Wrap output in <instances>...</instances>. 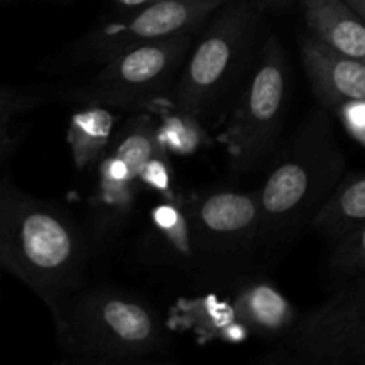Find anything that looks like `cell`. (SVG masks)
Wrapping results in <instances>:
<instances>
[{"mask_svg":"<svg viewBox=\"0 0 365 365\" xmlns=\"http://www.w3.org/2000/svg\"><path fill=\"white\" fill-rule=\"evenodd\" d=\"M328 110L321 106L303 120L259 189L260 246L267 252L294 241L341 184L346 159Z\"/></svg>","mask_w":365,"mask_h":365,"instance_id":"cell-1","label":"cell"},{"mask_svg":"<svg viewBox=\"0 0 365 365\" xmlns=\"http://www.w3.org/2000/svg\"><path fill=\"white\" fill-rule=\"evenodd\" d=\"M66 362L139 364L170 348V331L145 298L116 287H81L53 307Z\"/></svg>","mask_w":365,"mask_h":365,"instance_id":"cell-2","label":"cell"},{"mask_svg":"<svg viewBox=\"0 0 365 365\" xmlns=\"http://www.w3.org/2000/svg\"><path fill=\"white\" fill-rule=\"evenodd\" d=\"M91 250L64 207L21 192L0 234V266L52 310L82 287Z\"/></svg>","mask_w":365,"mask_h":365,"instance_id":"cell-3","label":"cell"},{"mask_svg":"<svg viewBox=\"0 0 365 365\" xmlns=\"http://www.w3.org/2000/svg\"><path fill=\"white\" fill-rule=\"evenodd\" d=\"M259 21V9L250 0L223 4L185 57L171 91V107L202 121L212 116L248 66Z\"/></svg>","mask_w":365,"mask_h":365,"instance_id":"cell-4","label":"cell"},{"mask_svg":"<svg viewBox=\"0 0 365 365\" xmlns=\"http://www.w3.org/2000/svg\"><path fill=\"white\" fill-rule=\"evenodd\" d=\"M289 63L280 39L267 36L245 88L239 91L223 132L230 170L253 173L278 152L289 100Z\"/></svg>","mask_w":365,"mask_h":365,"instance_id":"cell-5","label":"cell"},{"mask_svg":"<svg viewBox=\"0 0 365 365\" xmlns=\"http://www.w3.org/2000/svg\"><path fill=\"white\" fill-rule=\"evenodd\" d=\"M196 32L134 46L102 64L89 82L68 98L84 106L143 110L159 102L177 81Z\"/></svg>","mask_w":365,"mask_h":365,"instance_id":"cell-6","label":"cell"},{"mask_svg":"<svg viewBox=\"0 0 365 365\" xmlns=\"http://www.w3.org/2000/svg\"><path fill=\"white\" fill-rule=\"evenodd\" d=\"M269 365L365 364V277L299 317L262 359Z\"/></svg>","mask_w":365,"mask_h":365,"instance_id":"cell-7","label":"cell"},{"mask_svg":"<svg viewBox=\"0 0 365 365\" xmlns=\"http://www.w3.org/2000/svg\"><path fill=\"white\" fill-rule=\"evenodd\" d=\"M184 202L209 273L241 269L260 246L259 191L212 189L184 196Z\"/></svg>","mask_w":365,"mask_h":365,"instance_id":"cell-8","label":"cell"},{"mask_svg":"<svg viewBox=\"0 0 365 365\" xmlns=\"http://www.w3.org/2000/svg\"><path fill=\"white\" fill-rule=\"evenodd\" d=\"M228 0H159L139 7L120 20L107 21L78 41L75 57L88 63H103L145 45L196 32L203 21Z\"/></svg>","mask_w":365,"mask_h":365,"instance_id":"cell-9","label":"cell"},{"mask_svg":"<svg viewBox=\"0 0 365 365\" xmlns=\"http://www.w3.org/2000/svg\"><path fill=\"white\" fill-rule=\"evenodd\" d=\"M96 168L98 180L88 202V237L93 250H102L113 245L127 227L141 184L134 171L110 152Z\"/></svg>","mask_w":365,"mask_h":365,"instance_id":"cell-10","label":"cell"},{"mask_svg":"<svg viewBox=\"0 0 365 365\" xmlns=\"http://www.w3.org/2000/svg\"><path fill=\"white\" fill-rule=\"evenodd\" d=\"M302 59L316 98L327 109L365 102V63L337 52L309 32L302 39Z\"/></svg>","mask_w":365,"mask_h":365,"instance_id":"cell-11","label":"cell"},{"mask_svg":"<svg viewBox=\"0 0 365 365\" xmlns=\"http://www.w3.org/2000/svg\"><path fill=\"white\" fill-rule=\"evenodd\" d=\"M237 319L257 337L280 341L298 323L296 307L267 278L253 277L241 282L232 296Z\"/></svg>","mask_w":365,"mask_h":365,"instance_id":"cell-12","label":"cell"},{"mask_svg":"<svg viewBox=\"0 0 365 365\" xmlns=\"http://www.w3.org/2000/svg\"><path fill=\"white\" fill-rule=\"evenodd\" d=\"M150 225L155 248L163 250V257H170V266H180L184 273L210 277L189 221L184 196L177 195L153 207Z\"/></svg>","mask_w":365,"mask_h":365,"instance_id":"cell-13","label":"cell"},{"mask_svg":"<svg viewBox=\"0 0 365 365\" xmlns=\"http://www.w3.org/2000/svg\"><path fill=\"white\" fill-rule=\"evenodd\" d=\"M307 29L324 45L365 63V20L346 0H302Z\"/></svg>","mask_w":365,"mask_h":365,"instance_id":"cell-14","label":"cell"},{"mask_svg":"<svg viewBox=\"0 0 365 365\" xmlns=\"http://www.w3.org/2000/svg\"><path fill=\"white\" fill-rule=\"evenodd\" d=\"M116 116L109 107L84 106L71 114L68 121L66 141L71 160L78 171L96 166L103 159L114 138Z\"/></svg>","mask_w":365,"mask_h":365,"instance_id":"cell-15","label":"cell"},{"mask_svg":"<svg viewBox=\"0 0 365 365\" xmlns=\"http://www.w3.org/2000/svg\"><path fill=\"white\" fill-rule=\"evenodd\" d=\"M177 314V319L182 324L191 328L198 337H205L209 341L237 344L252 335L235 316L232 299H221L216 294L184 302L178 307Z\"/></svg>","mask_w":365,"mask_h":365,"instance_id":"cell-16","label":"cell"},{"mask_svg":"<svg viewBox=\"0 0 365 365\" xmlns=\"http://www.w3.org/2000/svg\"><path fill=\"white\" fill-rule=\"evenodd\" d=\"M362 223H365V173L341 180L312 217L310 227L335 241Z\"/></svg>","mask_w":365,"mask_h":365,"instance_id":"cell-17","label":"cell"},{"mask_svg":"<svg viewBox=\"0 0 365 365\" xmlns=\"http://www.w3.org/2000/svg\"><path fill=\"white\" fill-rule=\"evenodd\" d=\"M109 152L120 157L139 178L143 166L153 155L163 152L157 139V123H153L150 118L134 116L114 135Z\"/></svg>","mask_w":365,"mask_h":365,"instance_id":"cell-18","label":"cell"},{"mask_svg":"<svg viewBox=\"0 0 365 365\" xmlns=\"http://www.w3.org/2000/svg\"><path fill=\"white\" fill-rule=\"evenodd\" d=\"M157 139L168 155H192L205 141L203 121L171 107L157 125Z\"/></svg>","mask_w":365,"mask_h":365,"instance_id":"cell-19","label":"cell"},{"mask_svg":"<svg viewBox=\"0 0 365 365\" xmlns=\"http://www.w3.org/2000/svg\"><path fill=\"white\" fill-rule=\"evenodd\" d=\"M330 273L341 280H355L365 274V223L351 228L334 241Z\"/></svg>","mask_w":365,"mask_h":365,"instance_id":"cell-20","label":"cell"},{"mask_svg":"<svg viewBox=\"0 0 365 365\" xmlns=\"http://www.w3.org/2000/svg\"><path fill=\"white\" fill-rule=\"evenodd\" d=\"M48 100L45 89L36 88H14V86L0 84V130H7L16 114L27 113L43 106Z\"/></svg>","mask_w":365,"mask_h":365,"instance_id":"cell-21","label":"cell"},{"mask_svg":"<svg viewBox=\"0 0 365 365\" xmlns=\"http://www.w3.org/2000/svg\"><path fill=\"white\" fill-rule=\"evenodd\" d=\"M139 184H141V189L155 192L163 200L177 196L173 189V170H171L170 155L164 150L153 155L143 166L141 173H139Z\"/></svg>","mask_w":365,"mask_h":365,"instance_id":"cell-22","label":"cell"},{"mask_svg":"<svg viewBox=\"0 0 365 365\" xmlns=\"http://www.w3.org/2000/svg\"><path fill=\"white\" fill-rule=\"evenodd\" d=\"M21 192L24 191H20L9 180H0V234H2L4 227H6L7 220H9V214L13 212Z\"/></svg>","mask_w":365,"mask_h":365,"instance_id":"cell-23","label":"cell"},{"mask_svg":"<svg viewBox=\"0 0 365 365\" xmlns=\"http://www.w3.org/2000/svg\"><path fill=\"white\" fill-rule=\"evenodd\" d=\"M16 138L9 134V130H0V166L6 163L7 157L16 148Z\"/></svg>","mask_w":365,"mask_h":365,"instance_id":"cell-24","label":"cell"},{"mask_svg":"<svg viewBox=\"0 0 365 365\" xmlns=\"http://www.w3.org/2000/svg\"><path fill=\"white\" fill-rule=\"evenodd\" d=\"M116 4H120L121 7H127V9H139V7L150 6L153 2H159V0H114Z\"/></svg>","mask_w":365,"mask_h":365,"instance_id":"cell-25","label":"cell"},{"mask_svg":"<svg viewBox=\"0 0 365 365\" xmlns=\"http://www.w3.org/2000/svg\"><path fill=\"white\" fill-rule=\"evenodd\" d=\"M346 2H348L349 6H351L365 20V0H346Z\"/></svg>","mask_w":365,"mask_h":365,"instance_id":"cell-26","label":"cell"},{"mask_svg":"<svg viewBox=\"0 0 365 365\" xmlns=\"http://www.w3.org/2000/svg\"><path fill=\"white\" fill-rule=\"evenodd\" d=\"M271 2H277V4H285V2H289V0H271Z\"/></svg>","mask_w":365,"mask_h":365,"instance_id":"cell-27","label":"cell"},{"mask_svg":"<svg viewBox=\"0 0 365 365\" xmlns=\"http://www.w3.org/2000/svg\"><path fill=\"white\" fill-rule=\"evenodd\" d=\"M364 277H365V274H364Z\"/></svg>","mask_w":365,"mask_h":365,"instance_id":"cell-28","label":"cell"},{"mask_svg":"<svg viewBox=\"0 0 365 365\" xmlns=\"http://www.w3.org/2000/svg\"><path fill=\"white\" fill-rule=\"evenodd\" d=\"M364 365H365V364H364Z\"/></svg>","mask_w":365,"mask_h":365,"instance_id":"cell-29","label":"cell"}]
</instances>
